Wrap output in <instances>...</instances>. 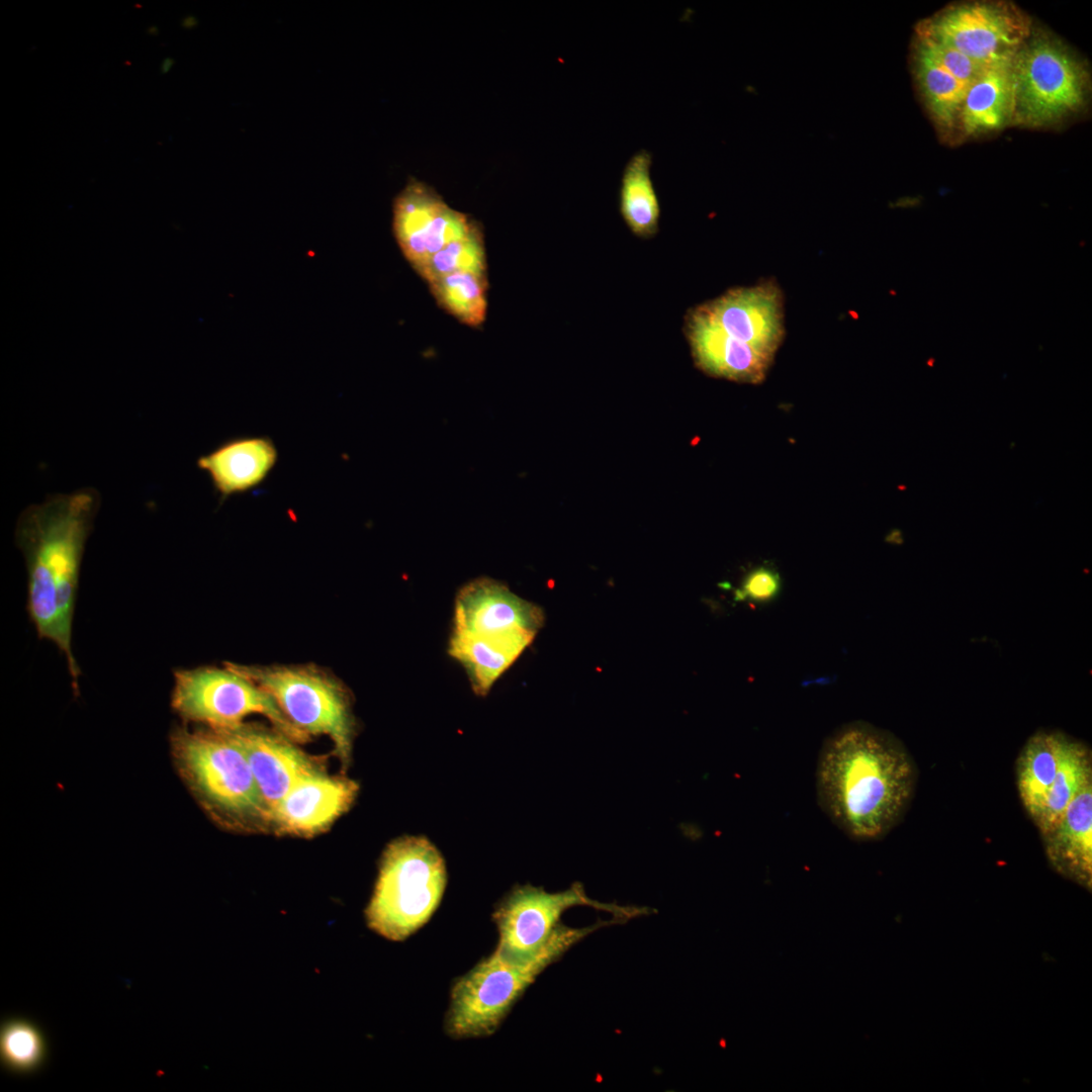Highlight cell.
<instances>
[{
	"mask_svg": "<svg viewBox=\"0 0 1092 1092\" xmlns=\"http://www.w3.org/2000/svg\"><path fill=\"white\" fill-rule=\"evenodd\" d=\"M933 363H934V359L933 358L929 359V362H928L929 366H933Z\"/></svg>",
	"mask_w": 1092,
	"mask_h": 1092,
	"instance_id": "cell-28",
	"label": "cell"
},
{
	"mask_svg": "<svg viewBox=\"0 0 1092 1092\" xmlns=\"http://www.w3.org/2000/svg\"><path fill=\"white\" fill-rule=\"evenodd\" d=\"M447 884L445 860L424 836H400L387 844L372 897L367 925L401 941L425 925L438 908Z\"/></svg>",
	"mask_w": 1092,
	"mask_h": 1092,
	"instance_id": "cell-7",
	"label": "cell"
},
{
	"mask_svg": "<svg viewBox=\"0 0 1092 1092\" xmlns=\"http://www.w3.org/2000/svg\"><path fill=\"white\" fill-rule=\"evenodd\" d=\"M915 44L951 76L969 86L988 68L958 50L927 36L916 34Z\"/></svg>",
	"mask_w": 1092,
	"mask_h": 1092,
	"instance_id": "cell-26",
	"label": "cell"
},
{
	"mask_svg": "<svg viewBox=\"0 0 1092 1092\" xmlns=\"http://www.w3.org/2000/svg\"><path fill=\"white\" fill-rule=\"evenodd\" d=\"M1065 736L1060 731L1038 730L1026 740L1017 756V791L1032 822L1037 818L1054 783Z\"/></svg>",
	"mask_w": 1092,
	"mask_h": 1092,
	"instance_id": "cell-19",
	"label": "cell"
},
{
	"mask_svg": "<svg viewBox=\"0 0 1092 1092\" xmlns=\"http://www.w3.org/2000/svg\"><path fill=\"white\" fill-rule=\"evenodd\" d=\"M783 304L777 283L765 281L692 308L685 333L696 365L712 376L761 382L785 335Z\"/></svg>",
	"mask_w": 1092,
	"mask_h": 1092,
	"instance_id": "cell-3",
	"label": "cell"
},
{
	"mask_svg": "<svg viewBox=\"0 0 1092 1092\" xmlns=\"http://www.w3.org/2000/svg\"><path fill=\"white\" fill-rule=\"evenodd\" d=\"M1031 32L1029 17L1003 1L951 5L916 28V34L947 44L985 67L1011 62Z\"/></svg>",
	"mask_w": 1092,
	"mask_h": 1092,
	"instance_id": "cell-11",
	"label": "cell"
},
{
	"mask_svg": "<svg viewBox=\"0 0 1092 1092\" xmlns=\"http://www.w3.org/2000/svg\"><path fill=\"white\" fill-rule=\"evenodd\" d=\"M542 609L500 580L479 576L458 590L448 654L464 668L471 689L485 697L543 626Z\"/></svg>",
	"mask_w": 1092,
	"mask_h": 1092,
	"instance_id": "cell-4",
	"label": "cell"
},
{
	"mask_svg": "<svg viewBox=\"0 0 1092 1092\" xmlns=\"http://www.w3.org/2000/svg\"><path fill=\"white\" fill-rule=\"evenodd\" d=\"M0 1039L3 1063L12 1071H32L42 1063L44 1039L33 1024L11 1020L3 1026Z\"/></svg>",
	"mask_w": 1092,
	"mask_h": 1092,
	"instance_id": "cell-25",
	"label": "cell"
},
{
	"mask_svg": "<svg viewBox=\"0 0 1092 1092\" xmlns=\"http://www.w3.org/2000/svg\"><path fill=\"white\" fill-rule=\"evenodd\" d=\"M1040 837L1053 869L1091 891L1092 780L1076 794L1059 822Z\"/></svg>",
	"mask_w": 1092,
	"mask_h": 1092,
	"instance_id": "cell-17",
	"label": "cell"
},
{
	"mask_svg": "<svg viewBox=\"0 0 1092 1092\" xmlns=\"http://www.w3.org/2000/svg\"><path fill=\"white\" fill-rule=\"evenodd\" d=\"M916 780L915 762L899 739L870 723L848 722L819 751L817 801L849 838L878 840L904 817Z\"/></svg>",
	"mask_w": 1092,
	"mask_h": 1092,
	"instance_id": "cell-1",
	"label": "cell"
},
{
	"mask_svg": "<svg viewBox=\"0 0 1092 1092\" xmlns=\"http://www.w3.org/2000/svg\"><path fill=\"white\" fill-rule=\"evenodd\" d=\"M612 923L617 920L584 928L559 924L540 951L526 961H514L494 950L454 983L446 1033L456 1039L491 1035L542 971L584 936Z\"/></svg>",
	"mask_w": 1092,
	"mask_h": 1092,
	"instance_id": "cell-6",
	"label": "cell"
},
{
	"mask_svg": "<svg viewBox=\"0 0 1092 1092\" xmlns=\"http://www.w3.org/2000/svg\"><path fill=\"white\" fill-rule=\"evenodd\" d=\"M93 487L49 494L24 509L15 542L27 570V611L39 638L66 658L73 686L80 669L72 652V623L86 541L100 507Z\"/></svg>",
	"mask_w": 1092,
	"mask_h": 1092,
	"instance_id": "cell-2",
	"label": "cell"
},
{
	"mask_svg": "<svg viewBox=\"0 0 1092 1092\" xmlns=\"http://www.w3.org/2000/svg\"><path fill=\"white\" fill-rule=\"evenodd\" d=\"M437 303L460 323L476 328L485 320L486 274L456 272L428 283Z\"/></svg>",
	"mask_w": 1092,
	"mask_h": 1092,
	"instance_id": "cell-23",
	"label": "cell"
},
{
	"mask_svg": "<svg viewBox=\"0 0 1092 1092\" xmlns=\"http://www.w3.org/2000/svg\"><path fill=\"white\" fill-rule=\"evenodd\" d=\"M1011 72L1012 124L1053 125L1078 113L1087 103L1090 87L1087 67L1056 36L1032 30L1013 57Z\"/></svg>",
	"mask_w": 1092,
	"mask_h": 1092,
	"instance_id": "cell-9",
	"label": "cell"
},
{
	"mask_svg": "<svg viewBox=\"0 0 1092 1092\" xmlns=\"http://www.w3.org/2000/svg\"><path fill=\"white\" fill-rule=\"evenodd\" d=\"M171 749L183 782L214 823L235 833H272L271 810L229 729L177 727Z\"/></svg>",
	"mask_w": 1092,
	"mask_h": 1092,
	"instance_id": "cell-5",
	"label": "cell"
},
{
	"mask_svg": "<svg viewBox=\"0 0 1092 1092\" xmlns=\"http://www.w3.org/2000/svg\"><path fill=\"white\" fill-rule=\"evenodd\" d=\"M781 586L779 574L768 566L750 571L736 590V600L764 603L776 598Z\"/></svg>",
	"mask_w": 1092,
	"mask_h": 1092,
	"instance_id": "cell-27",
	"label": "cell"
},
{
	"mask_svg": "<svg viewBox=\"0 0 1092 1092\" xmlns=\"http://www.w3.org/2000/svg\"><path fill=\"white\" fill-rule=\"evenodd\" d=\"M171 705L183 720L199 725L230 728L244 723L248 716L261 715L296 742L310 740L263 688L229 662L222 667L175 670Z\"/></svg>",
	"mask_w": 1092,
	"mask_h": 1092,
	"instance_id": "cell-10",
	"label": "cell"
},
{
	"mask_svg": "<svg viewBox=\"0 0 1092 1092\" xmlns=\"http://www.w3.org/2000/svg\"><path fill=\"white\" fill-rule=\"evenodd\" d=\"M263 688L302 733L331 739L343 768L352 759L358 723L353 696L333 672L313 663L242 664L229 662Z\"/></svg>",
	"mask_w": 1092,
	"mask_h": 1092,
	"instance_id": "cell-8",
	"label": "cell"
},
{
	"mask_svg": "<svg viewBox=\"0 0 1092 1092\" xmlns=\"http://www.w3.org/2000/svg\"><path fill=\"white\" fill-rule=\"evenodd\" d=\"M356 781L331 775L325 765L302 776L272 812V833L309 838L329 830L350 810L359 793Z\"/></svg>",
	"mask_w": 1092,
	"mask_h": 1092,
	"instance_id": "cell-14",
	"label": "cell"
},
{
	"mask_svg": "<svg viewBox=\"0 0 1092 1092\" xmlns=\"http://www.w3.org/2000/svg\"><path fill=\"white\" fill-rule=\"evenodd\" d=\"M579 905L608 911L621 921L647 912L645 908L622 907L592 900L579 883L558 893H548L543 888L531 885L517 886L499 902L492 914L499 937L495 951L514 961L532 959L559 925L562 913Z\"/></svg>",
	"mask_w": 1092,
	"mask_h": 1092,
	"instance_id": "cell-12",
	"label": "cell"
},
{
	"mask_svg": "<svg viewBox=\"0 0 1092 1092\" xmlns=\"http://www.w3.org/2000/svg\"><path fill=\"white\" fill-rule=\"evenodd\" d=\"M226 729L242 747L271 814L302 776L324 765L274 727L244 722Z\"/></svg>",
	"mask_w": 1092,
	"mask_h": 1092,
	"instance_id": "cell-15",
	"label": "cell"
},
{
	"mask_svg": "<svg viewBox=\"0 0 1092 1092\" xmlns=\"http://www.w3.org/2000/svg\"><path fill=\"white\" fill-rule=\"evenodd\" d=\"M913 69L921 95L935 123L945 130L954 127L969 85L951 76L916 44Z\"/></svg>",
	"mask_w": 1092,
	"mask_h": 1092,
	"instance_id": "cell-22",
	"label": "cell"
},
{
	"mask_svg": "<svg viewBox=\"0 0 1092 1092\" xmlns=\"http://www.w3.org/2000/svg\"><path fill=\"white\" fill-rule=\"evenodd\" d=\"M476 223L420 181H410L394 199L393 234L403 256L418 274L436 253L467 234Z\"/></svg>",
	"mask_w": 1092,
	"mask_h": 1092,
	"instance_id": "cell-13",
	"label": "cell"
},
{
	"mask_svg": "<svg viewBox=\"0 0 1092 1092\" xmlns=\"http://www.w3.org/2000/svg\"><path fill=\"white\" fill-rule=\"evenodd\" d=\"M1014 83L1011 62L988 67L969 86L958 124L965 135L975 136L1012 124Z\"/></svg>",
	"mask_w": 1092,
	"mask_h": 1092,
	"instance_id": "cell-18",
	"label": "cell"
},
{
	"mask_svg": "<svg viewBox=\"0 0 1092 1092\" xmlns=\"http://www.w3.org/2000/svg\"><path fill=\"white\" fill-rule=\"evenodd\" d=\"M652 154L635 152L626 163L619 190V209L637 237L649 239L659 229L660 204L651 178Z\"/></svg>",
	"mask_w": 1092,
	"mask_h": 1092,
	"instance_id": "cell-20",
	"label": "cell"
},
{
	"mask_svg": "<svg viewBox=\"0 0 1092 1092\" xmlns=\"http://www.w3.org/2000/svg\"><path fill=\"white\" fill-rule=\"evenodd\" d=\"M278 461V450L267 436L230 439L197 459L209 476L220 502L253 490L269 476Z\"/></svg>",
	"mask_w": 1092,
	"mask_h": 1092,
	"instance_id": "cell-16",
	"label": "cell"
},
{
	"mask_svg": "<svg viewBox=\"0 0 1092 1092\" xmlns=\"http://www.w3.org/2000/svg\"><path fill=\"white\" fill-rule=\"evenodd\" d=\"M467 271L486 274L484 237L478 222L467 234L436 253L419 275L429 283L452 273Z\"/></svg>",
	"mask_w": 1092,
	"mask_h": 1092,
	"instance_id": "cell-24",
	"label": "cell"
},
{
	"mask_svg": "<svg viewBox=\"0 0 1092 1092\" xmlns=\"http://www.w3.org/2000/svg\"><path fill=\"white\" fill-rule=\"evenodd\" d=\"M1091 780V749L1083 742L1066 734L1054 783L1033 822L1040 835L1050 831L1059 822L1076 794Z\"/></svg>",
	"mask_w": 1092,
	"mask_h": 1092,
	"instance_id": "cell-21",
	"label": "cell"
}]
</instances>
